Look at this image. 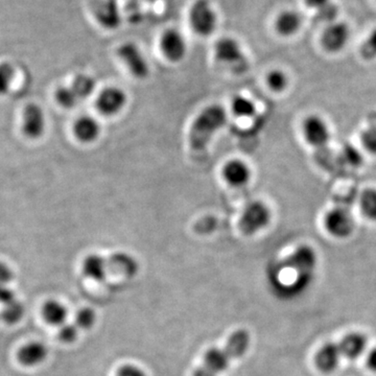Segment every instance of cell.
<instances>
[{"instance_id":"4dcf8cb0","label":"cell","mask_w":376,"mask_h":376,"mask_svg":"<svg viewBox=\"0 0 376 376\" xmlns=\"http://www.w3.org/2000/svg\"><path fill=\"white\" fill-rule=\"evenodd\" d=\"M339 12H340L339 11V6L336 4H334V2H330V4H326L325 6L317 11L315 17H317L318 21L327 23L328 25L330 23H336L337 18L339 16Z\"/></svg>"},{"instance_id":"ba28073f","label":"cell","mask_w":376,"mask_h":376,"mask_svg":"<svg viewBox=\"0 0 376 376\" xmlns=\"http://www.w3.org/2000/svg\"><path fill=\"white\" fill-rule=\"evenodd\" d=\"M118 56L135 79L144 80L150 75V64L135 43L125 42L120 45L118 49Z\"/></svg>"},{"instance_id":"7402d4cb","label":"cell","mask_w":376,"mask_h":376,"mask_svg":"<svg viewBox=\"0 0 376 376\" xmlns=\"http://www.w3.org/2000/svg\"><path fill=\"white\" fill-rule=\"evenodd\" d=\"M42 317L49 325L60 327L67 323L68 308L58 300H49L43 306Z\"/></svg>"},{"instance_id":"484cf974","label":"cell","mask_w":376,"mask_h":376,"mask_svg":"<svg viewBox=\"0 0 376 376\" xmlns=\"http://www.w3.org/2000/svg\"><path fill=\"white\" fill-rule=\"evenodd\" d=\"M25 315V306L18 299L2 306L1 313H0L1 319L8 325H15V324L19 323L23 319Z\"/></svg>"},{"instance_id":"4fadbf2b","label":"cell","mask_w":376,"mask_h":376,"mask_svg":"<svg viewBox=\"0 0 376 376\" xmlns=\"http://www.w3.org/2000/svg\"><path fill=\"white\" fill-rule=\"evenodd\" d=\"M350 35H351L350 34V27L347 23H340V21L330 23L322 32V47L327 53H340L347 45Z\"/></svg>"},{"instance_id":"ffe728a7","label":"cell","mask_w":376,"mask_h":376,"mask_svg":"<svg viewBox=\"0 0 376 376\" xmlns=\"http://www.w3.org/2000/svg\"><path fill=\"white\" fill-rule=\"evenodd\" d=\"M302 25V17L297 11L284 10L277 15L274 27L280 36L292 37L299 31Z\"/></svg>"},{"instance_id":"5bb4252c","label":"cell","mask_w":376,"mask_h":376,"mask_svg":"<svg viewBox=\"0 0 376 376\" xmlns=\"http://www.w3.org/2000/svg\"><path fill=\"white\" fill-rule=\"evenodd\" d=\"M46 127V118L44 111L40 106L30 104L23 110V134L30 139H38L44 134Z\"/></svg>"},{"instance_id":"74e56055","label":"cell","mask_w":376,"mask_h":376,"mask_svg":"<svg viewBox=\"0 0 376 376\" xmlns=\"http://www.w3.org/2000/svg\"><path fill=\"white\" fill-rule=\"evenodd\" d=\"M14 280V271L10 265L0 261V284L8 285Z\"/></svg>"},{"instance_id":"9c48e42d","label":"cell","mask_w":376,"mask_h":376,"mask_svg":"<svg viewBox=\"0 0 376 376\" xmlns=\"http://www.w3.org/2000/svg\"><path fill=\"white\" fill-rule=\"evenodd\" d=\"M302 135L308 146L313 148H323L332 138L330 125L321 115L310 114L304 118L301 125Z\"/></svg>"},{"instance_id":"603a6c76","label":"cell","mask_w":376,"mask_h":376,"mask_svg":"<svg viewBox=\"0 0 376 376\" xmlns=\"http://www.w3.org/2000/svg\"><path fill=\"white\" fill-rule=\"evenodd\" d=\"M358 206L365 219L376 223V188L369 187L363 190Z\"/></svg>"},{"instance_id":"f35d334b","label":"cell","mask_w":376,"mask_h":376,"mask_svg":"<svg viewBox=\"0 0 376 376\" xmlns=\"http://www.w3.org/2000/svg\"><path fill=\"white\" fill-rule=\"evenodd\" d=\"M330 2H332V0H304V4L308 8L315 11L320 10V8H323Z\"/></svg>"},{"instance_id":"2e32d148","label":"cell","mask_w":376,"mask_h":376,"mask_svg":"<svg viewBox=\"0 0 376 376\" xmlns=\"http://www.w3.org/2000/svg\"><path fill=\"white\" fill-rule=\"evenodd\" d=\"M222 176L224 180L232 187H246L252 178L250 166L243 160H229L223 166Z\"/></svg>"},{"instance_id":"30bf717a","label":"cell","mask_w":376,"mask_h":376,"mask_svg":"<svg viewBox=\"0 0 376 376\" xmlns=\"http://www.w3.org/2000/svg\"><path fill=\"white\" fill-rule=\"evenodd\" d=\"M284 265L293 269L300 277L313 280V271L317 265V253L311 246H299L289 255Z\"/></svg>"},{"instance_id":"8d00e7d4","label":"cell","mask_w":376,"mask_h":376,"mask_svg":"<svg viewBox=\"0 0 376 376\" xmlns=\"http://www.w3.org/2000/svg\"><path fill=\"white\" fill-rule=\"evenodd\" d=\"M118 376H148L142 368L132 364L123 365L118 371Z\"/></svg>"},{"instance_id":"e0dca14e","label":"cell","mask_w":376,"mask_h":376,"mask_svg":"<svg viewBox=\"0 0 376 376\" xmlns=\"http://www.w3.org/2000/svg\"><path fill=\"white\" fill-rule=\"evenodd\" d=\"M340 347L338 343L330 342L320 348L315 356L317 368L323 373H332L336 370L341 361Z\"/></svg>"},{"instance_id":"3957f363","label":"cell","mask_w":376,"mask_h":376,"mask_svg":"<svg viewBox=\"0 0 376 376\" xmlns=\"http://www.w3.org/2000/svg\"><path fill=\"white\" fill-rule=\"evenodd\" d=\"M228 116L226 110L220 105H211L198 114L188 135L192 150L202 152L208 146L213 136L226 125Z\"/></svg>"},{"instance_id":"f1b7e54d","label":"cell","mask_w":376,"mask_h":376,"mask_svg":"<svg viewBox=\"0 0 376 376\" xmlns=\"http://www.w3.org/2000/svg\"><path fill=\"white\" fill-rule=\"evenodd\" d=\"M95 322H96V313L90 308H81L75 315V324L80 330H90L94 327Z\"/></svg>"},{"instance_id":"d6a6232c","label":"cell","mask_w":376,"mask_h":376,"mask_svg":"<svg viewBox=\"0 0 376 376\" xmlns=\"http://www.w3.org/2000/svg\"><path fill=\"white\" fill-rule=\"evenodd\" d=\"M361 144L369 154L376 155V127H367L361 133Z\"/></svg>"},{"instance_id":"8fae6325","label":"cell","mask_w":376,"mask_h":376,"mask_svg":"<svg viewBox=\"0 0 376 376\" xmlns=\"http://www.w3.org/2000/svg\"><path fill=\"white\" fill-rule=\"evenodd\" d=\"M159 45L161 53L170 62L182 61L187 56V39L178 30L168 29L162 32Z\"/></svg>"},{"instance_id":"ab89813d","label":"cell","mask_w":376,"mask_h":376,"mask_svg":"<svg viewBox=\"0 0 376 376\" xmlns=\"http://www.w3.org/2000/svg\"><path fill=\"white\" fill-rule=\"evenodd\" d=\"M367 366L370 370L376 372V347L371 349L368 356H367Z\"/></svg>"},{"instance_id":"836d02e7","label":"cell","mask_w":376,"mask_h":376,"mask_svg":"<svg viewBox=\"0 0 376 376\" xmlns=\"http://www.w3.org/2000/svg\"><path fill=\"white\" fill-rule=\"evenodd\" d=\"M79 332L80 328L75 325V322L73 323H65L64 325L60 326L58 337L63 343L71 344V343L77 341Z\"/></svg>"},{"instance_id":"ac0fdd59","label":"cell","mask_w":376,"mask_h":376,"mask_svg":"<svg viewBox=\"0 0 376 376\" xmlns=\"http://www.w3.org/2000/svg\"><path fill=\"white\" fill-rule=\"evenodd\" d=\"M49 356V348L42 342L32 341L19 349L18 361L25 367H36L42 364Z\"/></svg>"},{"instance_id":"7c38bea8","label":"cell","mask_w":376,"mask_h":376,"mask_svg":"<svg viewBox=\"0 0 376 376\" xmlns=\"http://www.w3.org/2000/svg\"><path fill=\"white\" fill-rule=\"evenodd\" d=\"M127 103V96L124 90L110 86L99 92L95 105L103 115L113 116L122 112Z\"/></svg>"},{"instance_id":"e575fe53","label":"cell","mask_w":376,"mask_h":376,"mask_svg":"<svg viewBox=\"0 0 376 376\" xmlns=\"http://www.w3.org/2000/svg\"><path fill=\"white\" fill-rule=\"evenodd\" d=\"M342 156L346 163L348 165L352 166V168H358V166L362 164V154L354 146H346L344 150H343Z\"/></svg>"},{"instance_id":"d4e9b609","label":"cell","mask_w":376,"mask_h":376,"mask_svg":"<svg viewBox=\"0 0 376 376\" xmlns=\"http://www.w3.org/2000/svg\"><path fill=\"white\" fill-rule=\"evenodd\" d=\"M231 111L237 118H250L256 113V106L250 99L237 95L231 101Z\"/></svg>"},{"instance_id":"7a4b0ae2","label":"cell","mask_w":376,"mask_h":376,"mask_svg":"<svg viewBox=\"0 0 376 376\" xmlns=\"http://www.w3.org/2000/svg\"><path fill=\"white\" fill-rule=\"evenodd\" d=\"M249 346V332L246 330H237L223 347L213 348L206 352L203 364L196 369L194 376H219L233 361L245 356Z\"/></svg>"},{"instance_id":"1f68e13d","label":"cell","mask_w":376,"mask_h":376,"mask_svg":"<svg viewBox=\"0 0 376 376\" xmlns=\"http://www.w3.org/2000/svg\"><path fill=\"white\" fill-rule=\"evenodd\" d=\"M360 54L363 59L366 61H373L376 59V27L365 39L361 46Z\"/></svg>"},{"instance_id":"4316f807","label":"cell","mask_w":376,"mask_h":376,"mask_svg":"<svg viewBox=\"0 0 376 376\" xmlns=\"http://www.w3.org/2000/svg\"><path fill=\"white\" fill-rule=\"evenodd\" d=\"M265 81H267L269 89L275 94H282L285 92L289 84V77L282 69H273L270 71L265 77Z\"/></svg>"},{"instance_id":"9a60e30c","label":"cell","mask_w":376,"mask_h":376,"mask_svg":"<svg viewBox=\"0 0 376 376\" xmlns=\"http://www.w3.org/2000/svg\"><path fill=\"white\" fill-rule=\"evenodd\" d=\"M94 17L99 27L114 31L122 23V14L116 0H99L94 8Z\"/></svg>"},{"instance_id":"277c9868","label":"cell","mask_w":376,"mask_h":376,"mask_svg":"<svg viewBox=\"0 0 376 376\" xmlns=\"http://www.w3.org/2000/svg\"><path fill=\"white\" fill-rule=\"evenodd\" d=\"M217 61L226 65L234 73L242 75L249 69L250 63L241 43L232 37H222L213 46Z\"/></svg>"},{"instance_id":"d590c367","label":"cell","mask_w":376,"mask_h":376,"mask_svg":"<svg viewBox=\"0 0 376 376\" xmlns=\"http://www.w3.org/2000/svg\"><path fill=\"white\" fill-rule=\"evenodd\" d=\"M16 294L8 285L0 284V304L2 306L16 300Z\"/></svg>"},{"instance_id":"d6986e66","label":"cell","mask_w":376,"mask_h":376,"mask_svg":"<svg viewBox=\"0 0 376 376\" xmlns=\"http://www.w3.org/2000/svg\"><path fill=\"white\" fill-rule=\"evenodd\" d=\"M73 130L75 138L83 144H92L101 134V125L99 122L89 115L77 118L73 124Z\"/></svg>"},{"instance_id":"52a82bcc","label":"cell","mask_w":376,"mask_h":376,"mask_svg":"<svg viewBox=\"0 0 376 376\" xmlns=\"http://www.w3.org/2000/svg\"><path fill=\"white\" fill-rule=\"evenodd\" d=\"M323 226L326 232L336 239H347L356 228L353 215L344 207H332L323 217Z\"/></svg>"},{"instance_id":"44dd1931","label":"cell","mask_w":376,"mask_h":376,"mask_svg":"<svg viewBox=\"0 0 376 376\" xmlns=\"http://www.w3.org/2000/svg\"><path fill=\"white\" fill-rule=\"evenodd\" d=\"M341 354L349 360H356L364 353L367 346V338L361 332H351L338 343Z\"/></svg>"},{"instance_id":"cb8c5ba5","label":"cell","mask_w":376,"mask_h":376,"mask_svg":"<svg viewBox=\"0 0 376 376\" xmlns=\"http://www.w3.org/2000/svg\"><path fill=\"white\" fill-rule=\"evenodd\" d=\"M70 87L73 88V92L81 101V99H87L94 94L95 87H96V82L92 75H77L73 79Z\"/></svg>"},{"instance_id":"6da1fadb","label":"cell","mask_w":376,"mask_h":376,"mask_svg":"<svg viewBox=\"0 0 376 376\" xmlns=\"http://www.w3.org/2000/svg\"><path fill=\"white\" fill-rule=\"evenodd\" d=\"M139 271L135 257L125 252L113 253L109 256L89 254L82 263V272L88 280L103 282L109 277L133 278Z\"/></svg>"},{"instance_id":"f546056e","label":"cell","mask_w":376,"mask_h":376,"mask_svg":"<svg viewBox=\"0 0 376 376\" xmlns=\"http://www.w3.org/2000/svg\"><path fill=\"white\" fill-rule=\"evenodd\" d=\"M15 77V69L8 63L0 64V96L6 94L11 89Z\"/></svg>"},{"instance_id":"8992f818","label":"cell","mask_w":376,"mask_h":376,"mask_svg":"<svg viewBox=\"0 0 376 376\" xmlns=\"http://www.w3.org/2000/svg\"><path fill=\"white\" fill-rule=\"evenodd\" d=\"M272 218L273 215L267 203L253 201L244 208L239 222V230L247 237H252L267 228Z\"/></svg>"},{"instance_id":"83f0119b","label":"cell","mask_w":376,"mask_h":376,"mask_svg":"<svg viewBox=\"0 0 376 376\" xmlns=\"http://www.w3.org/2000/svg\"><path fill=\"white\" fill-rule=\"evenodd\" d=\"M55 99L57 103L65 109H71L80 101L79 97L73 92V88L67 87V86H62L56 90Z\"/></svg>"},{"instance_id":"5b68a950","label":"cell","mask_w":376,"mask_h":376,"mask_svg":"<svg viewBox=\"0 0 376 376\" xmlns=\"http://www.w3.org/2000/svg\"><path fill=\"white\" fill-rule=\"evenodd\" d=\"M188 21L192 31L206 38L217 31L219 16L209 0H196L188 12Z\"/></svg>"}]
</instances>
